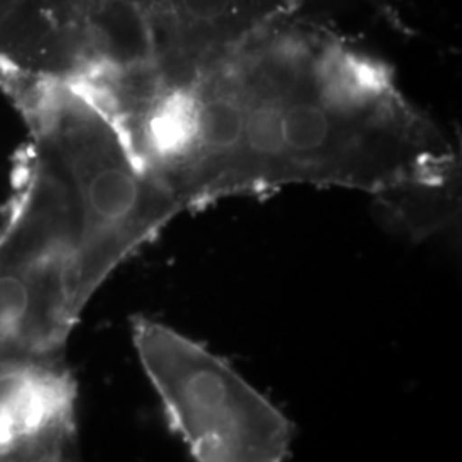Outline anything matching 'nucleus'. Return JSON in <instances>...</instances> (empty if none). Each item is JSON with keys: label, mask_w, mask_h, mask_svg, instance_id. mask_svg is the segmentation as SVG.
<instances>
[{"label": "nucleus", "mask_w": 462, "mask_h": 462, "mask_svg": "<svg viewBox=\"0 0 462 462\" xmlns=\"http://www.w3.org/2000/svg\"><path fill=\"white\" fill-rule=\"evenodd\" d=\"M4 86L32 139L0 225V365H64L89 300L183 209L69 84L7 72Z\"/></svg>", "instance_id": "f257e3e1"}, {"label": "nucleus", "mask_w": 462, "mask_h": 462, "mask_svg": "<svg viewBox=\"0 0 462 462\" xmlns=\"http://www.w3.org/2000/svg\"><path fill=\"white\" fill-rule=\"evenodd\" d=\"M134 346L171 429L204 462H281L295 429L219 356L162 322L135 317Z\"/></svg>", "instance_id": "f03ea898"}, {"label": "nucleus", "mask_w": 462, "mask_h": 462, "mask_svg": "<svg viewBox=\"0 0 462 462\" xmlns=\"http://www.w3.org/2000/svg\"><path fill=\"white\" fill-rule=\"evenodd\" d=\"M76 446L67 365H0V461H62Z\"/></svg>", "instance_id": "7ed1b4c3"}, {"label": "nucleus", "mask_w": 462, "mask_h": 462, "mask_svg": "<svg viewBox=\"0 0 462 462\" xmlns=\"http://www.w3.org/2000/svg\"><path fill=\"white\" fill-rule=\"evenodd\" d=\"M385 217L411 238H427L454 223L459 192L456 171L435 180L406 183L379 196Z\"/></svg>", "instance_id": "20e7f679"}, {"label": "nucleus", "mask_w": 462, "mask_h": 462, "mask_svg": "<svg viewBox=\"0 0 462 462\" xmlns=\"http://www.w3.org/2000/svg\"><path fill=\"white\" fill-rule=\"evenodd\" d=\"M231 0H182L187 14L198 21H213L223 16Z\"/></svg>", "instance_id": "39448f33"}, {"label": "nucleus", "mask_w": 462, "mask_h": 462, "mask_svg": "<svg viewBox=\"0 0 462 462\" xmlns=\"http://www.w3.org/2000/svg\"><path fill=\"white\" fill-rule=\"evenodd\" d=\"M91 2H105V0H91Z\"/></svg>", "instance_id": "423d86ee"}]
</instances>
